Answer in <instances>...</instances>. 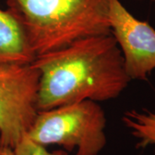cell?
I'll use <instances>...</instances> for the list:
<instances>
[{
	"instance_id": "52a82bcc",
	"label": "cell",
	"mask_w": 155,
	"mask_h": 155,
	"mask_svg": "<svg viewBox=\"0 0 155 155\" xmlns=\"http://www.w3.org/2000/svg\"><path fill=\"white\" fill-rule=\"evenodd\" d=\"M122 122L137 140V147H153L155 153V113L147 110L126 111L122 116Z\"/></svg>"
},
{
	"instance_id": "30bf717a",
	"label": "cell",
	"mask_w": 155,
	"mask_h": 155,
	"mask_svg": "<svg viewBox=\"0 0 155 155\" xmlns=\"http://www.w3.org/2000/svg\"><path fill=\"white\" fill-rule=\"evenodd\" d=\"M152 1L153 2V4H154V5H155V0H152Z\"/></svg>"
},
{
	"instance_id": "8992f818",
	"label": "cell",
	"mask_w": 155,
	"mask_h": 155,
	"mask_svg": "<svg viewBox=\"0 0 155 155\" xmlns=\"http://www.w3.org/2000/svg\"><path fill=\"white\" fill-rule=\"evenodd\" d=\"M35 59L19 19L8 8L0 9V65L31 64Z\"/></svg>"
},
{
	"instance_id": "3957f363",
	"label": "cell",
	"mask_w": 155,
	"mask_h": 155,
	"mask_svg": "<svg viewBox=\"0 0 155 155\" xmlns=\"http://www.w3.org/2000/svg\"><path fill=\"white\" fill-rule=\"evenodd\" d=\"M106 115L98 103L85 100L38 111L28 138L55 145L75 155H98L107 144Z\"/></svg>"
},
{
	"instance_id": "9c48e42d",
	"label": "cell",
	"mask_w": 155,
	"mask_h": 155,
	"mask_svg": "<svg viewBox=\"0 0 155 155\" xmlns=\"http://www.w3.org/2000/svg\"><path fill=\"white\" fill-rule=\"evenodd\" d=\"M0 155H13V151L10 147L0 145Z\"/></svg>"
},
{
	"instance_id": "5b68a950",
	"label": "cell",
	"mask_w": 155,
	"mask_h": 155,
	"mask_svg": "<svg viewBox=\"0 0 155 155\" xmlns=\"http://www.w3.org/2000/svg\"><path fill=\"white\" fill-rule=\"evenodd\" d=\"M109 20L128 78L147 80L155 69V29L134 17L120 0H110Z\"/></svg>"
},
{
	"instance_id": "7a4b0ae2",
	"label": "cell",
	"mask_w": 155,
	"mask_h": 155,
	"mask_svg": "<svg viewBox=\"0 0 155 155\" xmlns=\"http://www.w3.org/2000/svg\"><path fill=\"white\" fill-rule=\"evenodd\" d=\"M35 57L82 39L110 35V0H6Z\"/></svg>"
},
{
	"instance_id": "ba28073f",
	"label": "cell",
	"mask_w": 155,
	"mask_h": 155,
	"mask_svg": "<svg viewBox=\"0 0 155 155\" xmlns=\"http://www.w3.org/2000/svg\"><path fill=\"white\" fill-rule=\"evenodd\" d=\"M13 155H69L66 150L57 149L49 151L43 145L35 142L25 134L13 148Z\"/></svg>"
},
{
	"instance_id": "277c9868",
	"label": "cell",
	"mask_w": 155,
	"mask_h": 155,
	"mask_svg": "<svg viewBox=\"0 0 155 155\" xmlns=\"http://www.w3.org/2000/svg\"><path fill=\"white\" fill-rule=\"evenodd\" d=\"M40 72L33 64L0 65V145L13 148L38 113Z\"/></svg>"
},
{
	"instance_id": "6da1fadb",
	"label": "cell",
	"mask_w": 155,
	"mask_h": 155,
	"mask_svg": "<svg viewBox=\"0 0 155 155\" xmlns=\"http://www.w3.org/2000/svg\"><path fill=\"white\" fill-rule=\"evenodd\" d=\"M32 64L40 72L39 111L85 100L115 99L131 81L111 35L79 40L36 56Z\"/></svg>"
}]
</instances>
